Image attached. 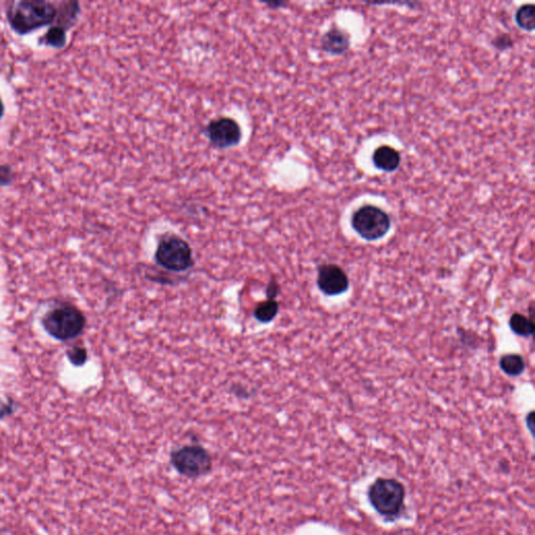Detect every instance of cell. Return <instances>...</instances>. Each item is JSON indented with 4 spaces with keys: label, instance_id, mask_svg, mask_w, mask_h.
<instances>
[{
    "label": "cell",
    "instance_id": "6da1fadb",
    "mask_svg": "<svg viewBox=\"0 0 535 535\" xmlns=\"http://www.w3.org/2000/svg\"><path fill=\"white\" fill-rule=\"evenodd\" d=\"M58 2L46 0H14L6 4L9 26L15 34L26 36L55 24Z\"/></svg>",
    "mask_w": 535,
    "mask_h": 535
},
{
    "label": "cell",
    "instance_id": "7a4b0ae2",
    "mask_svg": "<svg viewBox=\"0 0 535 535\" xmlns=\"http://www.w3.org/2000/svg\"><path fill=\"white\" fill-rule=\"evenodd\" d=\"M169 462L180 475L189 479L205 477L212 471L211 453L199 444L184 446L171 451Z\"/></svg>",
    "mask_w": 535,
    "mask_h": 535
},
{
    "label": "cell",
    "instance_id": "3957f363",
    "mask_svg": "<svg viewBox=\"0 0 535 535\" xmlns=\"http://www.w3.org/2000/svg\"><path fill=\"white\" fill-rule=\"evenodd\" d=\"M42 322L49 335L64 341L78 337L82 333L85 318L74 306L62 304L47 311Z\"/></svg>",
    "mask_w": 535,
    "mask_h": 535
},
{
    "label": "cell",
    "instance_id": "277c9868",
    "mask_svg": "<svg viewBox=\"0 0 535 535\" xmlns=\"http://www.w3.org/2000/svg\"><path fill=\"white\" fill-rule=\"evenodd\" d=\"M405 487L395 479H380L374 481L368 491L370 504L385 516H395L401 512L405 501Z\"/></svg>",
    "mask_w": 535,
    "mask_h": 535
},
{
    "label": "cell",
    "instance_id": "5b68a950",
    "mask_svg": "<svg viewBox=\"0 0 535 535\" xmlns=\"http://www.w3.org/2000/svg\"><path fill=\"white\" fill-rule=\"evenodd\" d=\"M158 265L173 272H184L193 267V252L186 241L177 236L162 239L156 250Z\"/></svg>",
    "mask_w": 535,
    "mask_h": 535
},
{
    "label": "cell",
    "instance_id": "8992f818",
    "mask_svg": "<svg viewBox=\"0 0 535 535\" xmlns=\"http://www.w3.org/2000/svg\"><path fill=\"white\" fill-rule=\"evenodd\" d=\"M351 226L354 231L364 240L378 241L389 231L391 219L379 207L365 205L354 212Z\"/></svg>",
    "mask_w": 535,
    "mask_h": 535
},
{
    "label": "cell",
    "instance_id": "52a82bcc",
    "mask_svg": "<svg viewBox=\"0 0 535 535\" xmlns=\"http://www.w3.org/2000/svg\"><path fill=\"white\" fill-rule=\"evenodd\" d=\"M205 134L216 148L229 149L240 144L241 130L239 124L229 117L214 119L205 128Z\"/></svg>",
    "mask_w": 535,
    "mask_h": 535
},
{
    "label": "cell",
    "instance_id": "ba28073f",
    "mask_svg": "<svg viewBox=\"0 0 535 535\" xmlns=\"http://www.w3.org/2000/svg\"><path fill=\"white\" fill-rule=\"evenodd\" d=\"M317 284L324 295L338 296L349 290V279L339 266L329 264L318 269Z\"/></svg>",
    "mask_w": 535,
    "mask_h": 535
},
{
    "label": "cell",
    "instance_id": "9c48e42d",
    "mask_svg": "<svg viewBox=\"0 0 535 535\" xmlns=\"http://www.w3.org/2000/svg\"><path fill=\"white\" fill-rule=\"evenodd\" d=\"M349 46H351V37L349 33L343 29H331L322 37V49L331 55H341L349 51Z\"/></svg>",
    "mask_w": 535,
    "mask_h": 535
},
{
    "label": "cell",
    "instance_id": "30bf717a",
    "mask_svg": "<svg viewBox=\"0 0 535 535\" xmlns=\"http://www.w3.org/2000/svg\"><path fill=\"white\" fill-rule=\"evenodd\" d=\"M81 14V4L76 0L58 2V15L55 24L67 31L74 28Z\"/></svg>",
    "mask_w": 535,
    "mask_h": 535
},
{
    "label": "cell",
    "instance_id": "8fae6325",
    "mask_svg": "<svg viewBox=\"0 0 535 535\" xmlns=\"http://www.w3.org/2000/svg\"><path fill=\"white\" fill-rule=\"evenodd\" d=\"M372 161L376 169L385 171H394L401 164V155L389 146H381L374 151Z\"/></svg>",
    "mask_w": 535,
    "mask_h": 535
},
{
    "label": "cell",
    "instance_id": "7c38bea8",
    "mask_svg": "<svg viewBox=\"0 0 535 535\" xmlns=\"http://www.w3.org/2000/svg\"><path fill=\"white\" fill-rule=\"evenodd\" d=\"M67 31H69L62 28V26L53 24L47 29L45 35L40 38L39 44L51 47L54 49H64L67 45V41H69Z\"/></svg>",
    "mask_w": 535,
    "mask_h": 535
},
{
    "label": "cell",
    "instance_id": "4fadbf2b",
    "mask_svg": "<svg viewBox=\"0 0 535 535\" xmlns=\"http://www.w3.org/2000/svg\"><path fill=\"white\" fill-rule=\"evenodd\" d=\"M500 367L507 376H519L525 371L526 362L521 354H505L500 359Z\"/></svg>",
    "mask_w": 535,
    "mask_h": 535
},
{
    "label": "cell",
    "instance_id": "5bb4252c",
    "mask_svg": "<svg viewBox=\"0 0 535 535\" xmlns=\"http://www.w3.org/2000/svg\"><path fill=\"white\" fill-rule=\"evenodd\" d=\"M509 326L516 335L521 336V337L528 338L534 335V322L520 313H516L511 316Z\"/></svg>",
    "mask_w": 535,
    "mask_h": 535
},
{
    "label": "cell",
    "instance_id": "9a60e30c",
    "mask_svg": "<svg viewBox=\"0 0 535 535\" xmlns=\"http://www.w3.org/2000/svg\"><path fill=\"white\" fill-rule=\"evenodd\" d=\"M279 306L276 300L269 299L268 301L259 304L254 311V317L261 324H269L274 320L279 314Z\"/></svg>",
    "mask_w": 535,
    "mask_h": 535
},
{
    "label": "cell",
    "instance_id": "2e32d148",
    "mask_svg": "<svg viewBox=\"0 0 535 535\" xmlns=\"http://www.w3.org/2000/svg\"><path fill=\"white\" fill-rule=\"evenodd\" d=\"M516 22L524 31H532L535 28V8L534 4H525L516 13Z\"/></svg>",
    "mask_w": 535,
    "mask_h": 535
},
{
    "label": "cell",
    "instance_id": "e0dca14e",
    "mask_svg": "<svg viewBox=\"0 0 535 535\" xmlns=\"http://www.w3.org/2000/svg\"><path fill=\"white\" fill-rule=\"evenodd\" d=\"M14 169L9 164H0V187H8L15 181Z\"/></svg>",
    "mask_w": 535,
    "mask_h": 535
},
{
    "label": "cell",
    "instance_id": "ac0fdd59",
    "mask_svg": "<svg viewBox=\"0 0 535 535\" xmlns=\"http://www.w3.org/2000/svg\"><path fill=\"white\" fill-rule=\"evenodd\" d=\"M69 356L71 362L74 363V365L84 364L86 358H87L85 349H80V347L71 349V351L69 352Z\"/></svg>",
    "mask_w": 535,
    "mask_h": 535
},
{
    "label": "cell",
    "instance_id": "d6986e66",
    "mask_svg": "<svg viewBox=\"0 0 535 535\" xmlns=\"http://www.w3.org/2000/svg\"><path fill=\"white\" fill-rule=\"evenodd\" d=\"M494 44L498 49H506L511 46L512 40L511 38L507 35L499 36V37L494 40Z\"/></svg>",
    "mask_w": 535,
    "mask_h": 535
},
{
    "label": "cell",
    "instance_id": "ffe728a7",
    "mask_svg": "<svg viewBox=\"0 0 535 535\" xmlns=\"http://www.w3.org/2000/svg\"><path fill=\"white\" fill-rule=\"evenodd\" d=\"M279 284H277L276 281H274V279H271V281L269 282V286L267 288V296L269 299L274 300L275 297H276L277 294H279Z\"/></svg>",
    "mask_w": 535,
    "mask_h": 535
},
{
    "label": "cell",
    "instance_id": "44dd1931",
    "mask_svg": "<svg viewBox=\"0 0 535 535\" xmlns=\"http://www.w3.org/2000/svg\"><path fill=\"white\" fill-rule=\"evenodd\" d=\"M4 113H6V107H4V101L0 99V121H1L2 117L4 116Z\"/></svg>",
    "mask_w": 535,
    "mask_h": 535
}]
</instances>
